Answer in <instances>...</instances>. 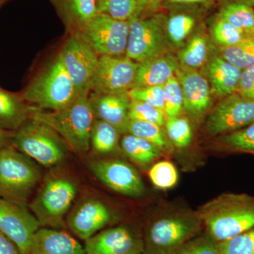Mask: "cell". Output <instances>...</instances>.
Instances as JSON below:
<instances>
[{
    "instance_id": "6da1fadb",
    "label": "cell",
    "mask_w": 254,
    "mask_h": 254,
    "mask_svg": "<svg viewBox=\"0 0 254 254\" xmlns=\"http://www.w3.org/2000/svg\"><path fill=\"white\" fill-rule=\"evenodd\" d=\"M207 233L218 243L254 227V196L222 193L198 211Z\"/></svg>"
},
{
    "instance_id": "7a4b0ae2",
    "label": "cell",
    "mask_w": 254,
    "mask_h": 254,
    "mask_svg": "<svg viewBox=\"0 0 254 254\" xmlns=\"http://www.w3.org/2000/svg\"><path fill=\"white\" fill-rule=\"evenodd\" d=\"M89 93L77 95L71 104L58 111L45 112L29 106V119L51 127L76 153H86L91 145V129L95 120Z\"/></svg>"
},
{
    "instance_id": "3957f363",
    "label": "cell",
    "mask_w": 254,
    "mask_h": 254,
    "mask_svg": "<svg viewBox=\"0 0 254 254\" xmlns=\"http://www.w3.org/2000/svg\"><path fill=\"white\" fill-rule=\"evenodd\" d=\"M21 95L26 103L40 110L58 111L72 103L78 95L60 53L30 82Z\"/></svg>"
},
{
    "instance_id": "277c9868",
    "label": "cell",
    "mask_w": 254,
    "mask_h": 254,
    "mask_svg": "<svg viewBox=\"0 0 254 254\" xmlns=\"http://www.w3.org/2000/svg\"><path fill=\"white\" fill-rule=\"evenodd\" d=\"M203 223L198 213L167 215L155 220L145 238V254H173L197 236Z\"/></svg>"
},
{
    "instance_id": "5b68a950",
    "label": "cell",
    "mask_w": 254,
    "mask_h": 254,
    "mask_svg": "<svg viewBox=\"0 0 254 254\" xmlns=\"http://www.w3.org/2000/svg\"><path fill=\"white\" fill-rule=\"evenodd\" d=\"M11 145L46 167L63 161L68 146L51 127L31 119L12 133Z\"/></svg>"
},
{
    "instance_id": "8992f818",
    "label": "cell",
    "mask_w": 254,
    "mask_h": 254,
    "mask_svg": "<svg viewBox=\"0 0 254 254\" xmlns=\"http://www.w3.org/2000/svg\"><path fill=\"white\" fill-rule=\"evenodd\" d=\"M40 178L38 166L12 145L0 149V197L24 205Z\"/></svg>"
},
{
    "instance_id": "52a82bcc",
    "label": "cell",
    "mask_w": 254,
    "mask_h": 254,
    "mask_svg": "<svg viewBox=\"0 0 254 254\" xmlns=\"http://www.w3.org/2000/svg\"><path fill=\"white\" fill-rule=\"evenodd\" d=\"M128 21L125 56L141 63L168 53L167 48L170 43L167 36V18L163 14H155L147 18H140L137 14Z\"/></svg>"
},
{
    "instance_id": "ba28073f",
    "label": "cell",
    "mask_w": 254,
    "mask_h": 254,
    "mask_svg": "<svg viewBox=\"0 0 254 254\" xmlns=\"http://www.w3.org/2000/svg\"><path fill=\"white\" fill-rule=\"evenodd\" d=\"M99 56H123L126 53L128 21L98 14L76 30Z\"/></svg>"
},
{
    "instance_id": "9c48e42d",
    "label": "cell",
    "mask_w": 254,
    "mask_h": 254,
    "mask_svg": "<svg viewBox=\"0 0 254 254\" xmlns=\"http://www.w3.org/2000/svg\"><path fill=\"white\" fill-rule=\"evenodd\" d=\"M76 186L66 178L48 180L31 203V210L41 225L59 227L76 194Z\"/></svg>"
},
{
    "instance_id": "30bf717a",
    "label": "cell",
    "mask_w": 254,
    "mask_h": 254,
    "mask_svg": "<svg viewBox=\"0 0 254 254\" xmlns=\"http://www.w3.org/2000/svg\"><path fill=\"white\" fill-rule=\"evenodd\" d=\"M60 53L77 95L90 93L99 55L75 32L68 38Z\"/></svg>"
},
{
    "instance_id": "8fae6325",
    "label": "cell",
    "mask_w": 254,
    "mask_h": 254,
    "mask_svg": "<svg viewBox=\"0 0 254 254\" xmlns=\"http://www.w3.org/2000/svg\"><path fill=\"white\" fill-rule=\"evenodd\" d=\"M138 63L125 55L100 56L90 92L102 94H123L132 89Z\"/></svg>"
},
{
    "instance_id": "7c38bea8",
    "label": "cell",
    "mask_w": 254,
    "mask_h": 254,
    "mask_svg": "<svg viewBox=\"0 0 254 254\" xmlns=\"http://www.w3.org/2000/svg\"><path fill=\"white\" fill-rule=\"evenodd\" d=\"M254 123V101L239 93L227 95L216 105L205 123L211 136L237 131Z\"/></svg>"
},
{
    "instance_id": "4fadbf2b",
    "label": "cell",
    "mask_w": 254,
    "mask_h": 254,
    "mask_svg": "<svg viewBox=\"0 0 254 254\" xmlns=\"http://www.w3.org/2000/svg\"><path fill=\"white\" fill-rule=\"evenodd\" d=\"M41 225L24 205L0 197V231L17 246L21 254H28Z\"/></svg>"
},
{
    "instance_id": "5bb4252c",
    "label": "cell",
    "mask_w": 254,
    "mask_h": 254,
    "mask_svg": "<svg viewBox=\"0 0 254 254\" xmlns=\"http://www.w3.org/2000/svg\"><path fill=\"white\" fill-rule=\"evenodd\" d=\"M95 176L112 190L123 195L141 197L144 195V184L132 165L120 160H105L91 163Z\"/></svg>"
},
{
    "instance_id": "9a60e30c",
    "label": "cell",
    "mask_w": 254,
    "mask_h": 254,
    "mask_svg": "<svg viewBox=\"0 0 254 254\" xmlns=\"http://www.w3.org/2000/svg\"><path fill=\"white\" fill-rule=\"evenodd\" d=\"M175 76L180 81L183 92L184 108L192 118L203 117L211 105V90L205 76L196 70L180 66Z\"/></svg>"
},
{
    "instance_id": "2e32d148",
    "label": "cell",
    "mask_w": 254,
    "mask_h": 254,
    "mask_svg": "<svg viewBox=\"0 0 254 254\" xmlns=\"http://www.w3.org/2000/svg\"><path fill=\"white\" fill-rule=\"evenodd\" d=\"M86 254H141L144 245L128 229L114 227L86 240Z\"/></svg>"
},
{
    "instance_id": "e0dca14e",
    "label": "cell",
    "mask_w": 254,
    "mask_h": 254,
    "mask_svg": "<svg viewBox=\"0 0 254 254\" xmlns=\"http://www.w3.org/2000/svg\"><path fill=\"white\" fill-rule=\"evenodd\" d=\"M89 100L95 119L110 124L121 134L128 133L131 102L128 93L102 94L90 92Z\"/></svg>"
},
{
    "instance_id": "ac0fdd59",
    "label": "cell",
    "mask_w": 254,
    "mask_h": 254,
    "mask_svg": "<svg viewBox=\"0 0 254 254\" xmlns=\"http://www.w3.org/2000/svg\"><path fill=\"white\" fill-rule=\"evenodd\" d=\"M110 220L111 213L104 203L99 200H88L75 209L68 223L76 236L87 240L94 236Z\"/></svg>"
},
{
    "instance_id": "d6986e66",
    "label": "cell",
    "mask_w": 254,
    "mask_h": 254,
    "mask_svg": "<svg viewBox=\"0 0 254 254\" xmlns=\"http://www.w3.org/2000/svg\"><path fill=\"white\" fill-rule=\"evenodd\" d=\"M180 67L177 57L170 53L138 63L133 88L163 86Z\"/></svg>"
},
{
    "instance_id": "ffe728a7",
    "label": "cell",
    "mask_w": 254,
    "mask_h": 254,
    "mask_svg": "<svg viewBox=\"0 0 254 254\" xmlns=\"http://www.w3.org/2000/svg\"><path fill=\"white\" fill-rule=\"evenodd\" d=\"M28 254H86L85 249L69 234L40 228L32 240Z\"/></svg>"
},
{
    "instance_id": "44dd1931",
    "label": "cell",
    "mask_w": 254,
    "mask_h": 254,
    "mask_svg": "<svg viewBox=\"0 0 254 254\" xmlns=\"http://www.w3.org/2000/svg\"><path fill=\"white\" fill-rule=\"evenodd\" d=\"M204 68L212 91L215 95L226 97L237 93L242 69L220 56L212 57Z\"/></svg>"
},
{
    "instance_id": "7402d4cb",
    "label": "cell",
    "mask_w": 254,
    "mask_h": 254,
    "mask_svg": "<svg viewBox=\"0 0 254 254\" xmlns=\"http://www.w3.org/2000/svg\"><path fill=\"white\" fill-rule=\"evenodd\" d=\"M29 119V106L21 95L0 87V128L16 131Z\"/></svg>"
},
{
    "instance_id": "603a6c76",
    "label": "cell",
    "mask_w": 254,
    "mask_h": 254,
    "mask_svg": "<svg viewBox=\"0 0 254 254\" xmlns=\"http://www.w3.org/2000/svg\"><path fill=\"white\" fill-rule=\"evenodd\" d=\"M210 50L207 37L204 34L197 33L180 50L177 59L182 67L197 71L205 66L212 58L210 57Z\"/></svg>"
},
{
    "instance_id": "cb8c5ba5",
    "label": "cell",
    "mask_w": 254,
    "mask_h": 254,
    "mask_svg": "<svg viewBox=\"0 0 254 254\" xmlns=\"http://www.w3.org/2000/svg\"><path fill=\"white\" fill-rule=\"evenodd\" d=\"M121 148L127 156L140 165H148L162 155L161 151L153 143L131 133L125 134Z\"/></svg>"
},
{
    "instance_id": "d4e9b609",
    "label": "cell",
    "mask_w": 254,
    "mask_h": 254,
    "mask_svg": "<svg viewBox=\"0 0 254 254\" xmlns=\"http://www.w3.org/2000/svg\"><path fill=\"white\" fill-rule=\"evenodd\" d=\"M121 133L110 124L95 119L92 127L91 145L100 154L112 153L118 148Z\"/></svg>"
},
{
    "instance_id": "484cf974",
    "label": "cell",
    "mask_w": 254,
    "mask_h": 254,
    "mask_svg": "<svg viewBox=\"0 0 254 254\" xmlns=\"http://www.w3.org/2000/svg\"><path fill=\"white\" fill-rule=\"evenodd\" d=\"M128 133L153 143L161 153H169L173 150V144L164 133L161 127L155 124L138 120H130Z\"/></svg>"
},
{
    "instance_id": "4316f807",
    "label": "cell",
    "mask_w": 254,
    "mask_h": 254,
    "mask_svg": "<svg viewBox=\"0 0 254 254\" xmlns=\"http://www.w3.org/2000/svg\"><path fill=\"white\" fill-rule=\"evenodd\" d=\"M220 17L254 39V9L252 6L238 2L227 4L222 9Z\"/></svg>"
},
{
    "instance_id": "83f0119b",
    "label": "cell",
    "mask_w": 254,
    "mask_h": 254,
    "mask_svg": "<svg viewBox=\"0 0 254 254\" xmlns=\"http://www.w3.org/2000/svg\"><path fill=\"white\" fill-rule=\"evenodd\" d=\"M195 18L192 15L180 13L167 18L166 32L169 43L175 48L183 46L195 27Z\"/></svg>"
},
{
    "instance_id": "f1b7e54d",
    "label": "cell",
    "mask_w": 254,
    "mask_h": 254,
    "mask_svg": "<svg viewBox=\"0 0 254 254\" xmlns=\"http://www.w3.org/2000/svg\"><path fill=\"white\" fill-rule=\"evenodd\" d=\"M63 11L68 22L76 30L98 14L96 0H64Z\"/></svg>"
},
{
    "instance_id": "f546056e",
    "label": "cell",
    "mask_w": 254,
    "mask_h": 254,
    "mask_svg": "<svg viewBox=\"0 0 254 254\" xmlns=\"http://www.w3.org/2000/svg\"><path fill=\"white\" fill-rule=\"evenodd\" d=\"M220 57L242 71L254 65V39L247 38L235 46L220 48Z\"/></svg>"
},
{
    "instance_id": "4dcf8cb0",
    "label": "cell",
    "mask_w": 254,
    "mask_h": 254,
    "mask_svg": "<svg viewBox=\"0 0 254 254\" xmlns=\"http://www.w3.org/2000/svg\"><path fill=\"white\" fill-rule=\"evenodd\" d=\"M97 12L120 21H128L140 11L136 0H96Z\"/></svg>"
},
{
    "instance_id": "1f68e13d",
    "label": "cell",
    "mask_w": 254,
    "mask_h": 254,
    "mask_svg": "<svg viewBox=\"0 0 254 254\" xmlns=\"http://www.w3.org/2000/svg\"><path fill=\"white\" fill-rule=\"evenodd\" d=\"M165 125L167 136L174 146L183 148L190 144L192 130L187 119L182 118L180 115L168 118Z\"/></svg>"
},
{
    "instance_id": "d6a6232c",
    "label": "cell",
    "mask_w": 254,
    "mask_h": 254,
    "mask_svg": "<svg viewBox=\"0 0 254 254\" xmlns=\"http://www.w3.org/2000/svg\"><path fill=\"white\" fill-rule=\"evenodd\" d=\"M148 176L155 187L163 190L173 188L177 185L179 179L176 168L168 160L155 163L150 168Z\"/></svg>"
},
{
    "instance_id": "836d02e7",
    "label": "cell",
    "mask_w": 254,
    "mask_h": 254,
    "mask_svg": "<svg viewBox=\"0 0 254 254\" xmlns=\"http://www.w3.org/2000/svg\"><path fill=\"white\" fill-rule=\"evenodd\" d=\"M164 112L168 118L178 116L184 108L183 92L176 76H172L163 85Z\"/></svg>"
},
{
    "instance_id": "e575fe53",
    "label": "cell",
    "mask_w": 254,
    "mask_h": 254,
    "mask_svg": "<svg viewBox=\"0 0 254 254\" xmlns=\"http://www.w3.org/2000/svg\"><path fill=\"white\" fill-rule=\"evenodd\" d=\"M211 34L214 41L220 48L235 46L241 41L250 38L244 32L220 17L214 23Z\"/></svg>"
},
{
    "instance_id": "d590c367",
    "label": "cell",
    "mask_w": 254,
    "mask_h": 254,
    "mask_svg": "<svg viewBox=\"0 0 254 254\" xmlns=\"http://www.w3.org/2000/svg\"><path fill=\"white\" fill-rule=\"evenodd\" d=\"M128 116L130 120L148 122L161 127L165 123V114L163 110L138 100H131Z\"/></svg>"
},
{
    "instance_id": "8d00e7d4",
    "label": "cell",
    "mask_w": 254,
    "mask_h": 254,
    "mask_svg": "<svg viewBox=\"0 0 254 254\" xmlns=\"http://www.w3.org/2000/svg\"><path fill=\"white\" fill-rule=\"evenodd\" d=\"M219 244L222 254H254V227Z\"/></svg>"
},
{
    "instance_id": "74e56055",
    "label": "cell",
    "mask_w": 254,
    "mask_h": 254,
    "mask_svg": "<svg viewBox=\"0 0 254 254\" xmlns=\"http://www.w3.org/2000/svg\"><path fill=\"white\" fill-rule=\"evenodd\" d=\"M173 254H222L220 244L208 233L195 237Z\"/></svg>"
},
{
    "instance_id": "f35d334b",
    "label": "cell",
    "mask_w": 254,
    "mask_h": 254,
    "mask_svg": "<svg viewBox=\"0 0 254 254\" xmlns=\"http://www.w3.org/2000/svg\"><path fill=\"white\" fill-rule=\"evenodd\" d=\"M222 143L235 149L254 152V123L222 137Z\"/></svg>"
},
{
    "instance_id": "ab89813d",
    "label": "cell",
    "mask_w": 254,
    "mask_h": 254,
    "mask_svg": "<svg viewBox=\"0 0 254 254\" xmlns=\"http://www.w3.org/2000/svg\"><path fill=\"white\" fill-rule=\"evenodd\" d=\"M128 95L130 100L144 102L164 111L163 86L132 88L128 92Z\"/></svg>"
},
{
    "instance_id": "60d3db41",
    "label": "cell",
    "mask_w": 254,
    "mask_h": 254,
    "mask_svg": "<svg viewBox=\"0 0 254 254\" xmlns=\"http://www.w3.org/2000/svg\"><path fill=\"white\" fill-rule=\"evenodd\" d=\"M237 93L254 101V65L242 71Z\"/></svg>"
},
{
    "instance_id": "b9f144b4",
    "label": "cell",
    "mask_w": 254,
    "mask_h": 254,
    "mask_svg": "<svg viewBox=\"0 0 254 254\" xmlns=\"http://www.w3.org/2000/svg\"><path fill=\"white\" fill-rule=\"evenodd\" d=\"M0 254H21L17 246L1 231H0Z\"/></svg>"
},
{
    "instance_id": "7bdbcfd3",
    "label": "cell",
    "mask_w": 254,
    "mask_h": 254,
    "mask_svg": "<svg viewBox=\"0 0 254 254\" xmlns=\"http://www.w3.org/2000/svg\"><path fill=\"white\" fill-rule=\"evenodd\" d=\"M12 134L9 131L0 128V149L11 145V138Z\"/></svg>"
},
{
    "instance_id": "ee69618b",
    "label": "cell",
    "mask_w": 254,
    "mask_h": 254,
    "mask_svg": "<svg viewBox=\"0 0 254 254\" xmlns=\"http://www.w3.org/2000/svg\"><path fill=\"white\" fill-rule=\"evenodd\" d=\"M205 1L206 0H168V2L175 4H188L203 2Z\"/></svg>"
},
{
    "instance_id": "f6af8a7d",
    "label": "cell",
    "mask_w": 254,
    "mask_h": 254,
    "mask_svg": "<svg viewBox=\"0 0 254 254\" xmlns=\"http://www.w3.org/2000/svg\"><path fill=\"white\" fill-rule=\"evenodd\" d=\"M160 1H161V0H149V2H148L147 6H148L151 10L155 9L158 7Z\"/></svg>"
},
{
    "instance_id": "bcb514c9",
    "label": "cell",
    "mask_w": 254,
    "mask_h": 254,
    "mask_svg": "<svg viewBox=\"0 0 254 254\" xmlns=\"http://www.w3.org/2000/svg\"><path fill=\"white\" fill-rule=\"evenodd\" d=\"M136 1L137 4L138 5V7H139L140 11H141L142 10L147 7L148 2H149V0H136Z\"/></svg>"
},
{
    "instance_id": "7dc6e473",
    "label": "cell",
    "mask_w": 254,
    "mask_h": 254,
    "mask_svg": "<svg viewBox=\"0 0 254 254\" xmlns=\"http://www.w3.org/2000/svg\"><path fill=\"white\" fill-rule=\"evenodd\" d=\"M235 2L249 5L252 7L254 6V0H235Z\"/></svg>"
},
{
    "instance_id": "c3c4849f",
    "label": "cell",
    "mask_w": 254,
    "mask_h": 254,
    "mask_svg": "<svg viewBox=\"0 0 254 254\" xmlns=\"http://www.w3.org/2000/svg\"></svg>"
},
{
    "instance_id": "681fc988",
    "label": "cell",
    "mask_w": 254,
    "mask_h": 254,
    "mask_svg": "<svg viewBox=\"0 0 254 254\" xmlns=\"http://www.w3.org/2000/svg\"><path fill=\"white\" fill-rule=\"evenodd\" d=\"M0 1H1V0H0Z\"/></svg>"
}]
</instances>
